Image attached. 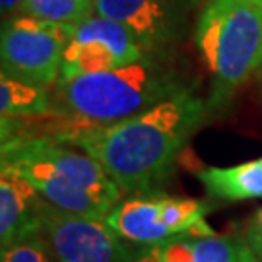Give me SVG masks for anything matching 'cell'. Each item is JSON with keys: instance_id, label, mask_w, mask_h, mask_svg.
<instances>
[{"instance_id": "1", "label": "cell", "mask_w": 262, "mask_h": 262, "mask_svg": "<svg viewBox=\"0 0 262 262\" xmlns=\"http://www.w3.org/2000/svg\"><path fill=\"white\" fill-rule=\"evenodd\" d=\"M210 103L192 90L148 111L107 126L60 128L55 140L72 144L94 158L130 194H156L171 177L181 151L204 124Z\"/></svg>"}, {"instance_id": "5", "label": "cell", "mask_w": 262, "mask_h": 262, "mask_svg": "<svg viewBox=\"0 0 262 262\" xmlns=\"http://www.w3.org/2000/svg\"><path fill=\"white\" fill-rule=\"evenodd\" d=\"M206 202L167 194H132L121 200L105 217V224L126 243L154 245L179 235L210 237Z\"/></svg>"}, {"instance_id": "19", "label": "cell", "mask_w": 262, "mask_h": 262, "mask_svg": "<svg viewBox=\"0 0 262 262\" xmlns=\"http://www.w3.org/2000/svg\"><path fill=\"white\" fill-rule=\"evenodd\" d=\"M251 2H256V4H262V0H251Z\"/></svg>"}, {"instance_id": "8", "label": "cell", "mask_w": 262, "mask_h": 262, "mask_svg": "<svg viewBox=\"0 0 262 262\" xmlns=\"http://www.w3.org/2000/svg\"><path fill=\"white\" fill-rule=\"evenodd\" d=\"M45 235L58 262H132L134 253L105 220L47 206Z\"/></svg>"}, {"instance_id": "10", "label": "cell", "mask_w": 262, "mask_h": 262, "mask_svg": "<svg viewBox=\"0 0 262 262\" xmlns=\"http://www.w3.org/2000/svg\"><path fill=\"white\" fill-rule=\"evenodd\" d=\"M49 202L24 175L0 163V247L45 233Z\"/></svg>"}, {"instance_id": "4", "label": "cell", "mask_w": 262, "mask_h": 262, "mask_svg": "<svg viewBox=\"0 0 262 262\" xmlns=\"http://www.w3.org/2000/svg\"><path fill=\"white\" fill-rule=\"evenodd\" d=\"M194 41L214 80L210 107L222 105L262 66V4L251 0H206Z\"/></svg>"}, {"instance_id": "9", "label": "cell", "mask_w": 262, "mask_h": 262, "mask_svg": "<svg viewBox=\"0 0 262 262\" xmlns=\"http://www.w3.org/2000/svg\"><path fill=\"white\" fill-rule=\"evenodd\" d=\"M190 0H95V14L122 24L146 55L163 56L187 28Z\"/></svg>"}, {"instance_id": "6", "label": "cell", "mask_w": 262, "mask_h": 262, "mask_svg": "<svg viewBox=\"0 0 262 262\" xmlns=\"http://www.w3.org/2000/svg\"><path fill=\"white\" fill-rule=\"evenodd\" d=\"M72 26L18 14L2 26V74L51 88L60 80Z\"/></svg>"}, {"instance_id": "16", "label": "cell", "mask_w": 262, "mask_h": 262, "mask_svg": "<svg viewBox=\"0 0 262 262\" xmlns=\"http://www.w3.org/2000/svg\"><path fill=\"white\" fill-rule=\"evenodd\" d=\"M245 245L251 249V253L262 262V208H258L245 229Z\"/></svg>"}, {"instance_id": "15", "label": "cell", "mask_w": 262, "mask_h": 262, "mask_svg": "<svg viewBox=\"0 0 262 262\" xmlns=\"http://www.w3.org/2000/svg\"><path fill=\"white\" fill-rule=\"evenodd\" d=\"M53 254L47 235L39 233L2 249L0 262H51Z\"/></svg>"}, {"instance_id": "7", "label": "cell", "mask_w": 262, "mask_h": 262, "mask_svg": "<svg viewBox=\"0 0 262 262\" xmlns=\"http://www.w3.org/2000/svg\"><path fill=\"white\" fill-rule=\"evenodd\" d=\"M144 56L140 43L122 24L95 14L74 28L62 60L60 80L117 70Z\"/></svg>"}, {"instance_id": "14", "label": "cell", "mask_w": 262, "mask_h": 262, "mask_svg": "<svg viewBox=\"0 0 262 262\" xmlns=\"http://www.w3.org/2000/svg\"><path fill=\"white\" fill-rule=\"evenodd\" d=\"M19 14L76 28L95 16V0H26Z\"/></svg>"}, {"instance_id": "12", "label": "cell", "mask_w": 262, "mask_h": 262, "mask_svg": "<svg viewBox=\"0 0 262 262\" xmlns=\"http://www.w3.org/2000/svg\"><path fill=\"white\" fill-rule=\"evenodd\" d=\"M196 177L208 194L220 200L262 198V156L231 167H204Z\"/></svg>"}, {"instance_id": "13", "label": "cell", "mask_w": 262, "mask_h": 262, "mask_svg": "<svg viewBox=\"0 0 262 262\" xmlns=\"http://www.w3.org/2000/svg\"><path fill=\"white\" fill-rule=\"evenodd\" d=\"M49 88L0 74V117L2 121H24L55 115Z\"/></svg>"}, {"instance_id": "17", "label": "cell", "mask_w": 262, "mask_h": 262, "mask_svg": "<svg viewBox=\"0 0 262 262\" xmlns=\"http://www.w3.org/2000/svg\"><path fill=\"white\" fill-rule=\"evenodd\" d=\"M24 2L26 0H0V8H2V14L4 16H18L21 8H24Z\"/></svg>"}, {"instance_id": "11", "label": "cell", "mask_w": 262, "mask_h": 262, "mask_svg": "<svg viewBox=\"0 0 262 262\" xmlns=\"http://www.w3.org/2000/svg\"><path fill=\"white\" fill-rule=\"evenodd\" d=\"M241 241L225 235H179L144 245L132 262H239Z\"/></svg>"}, {"instance_id": "3", "label": "cell", "mask_w": 262, "mask_h": 262, "mask_svg": "<svg viewBox=\"0 0 262 262\" xmlns=\"http://www.w3.org/2000/svg\"><path fill=\"white\" fill-rule=\"evenodd\" d=\"M188 90L163 56L146 55L117 70L56 82L58 115L66 126H107L126 121Z\"/></svg>"}, {"instance_id": "2", "label": "cell", "mask_w": 262, "mask_h": 262, "mask_svg": "<svg viewBox=\"0 0 262 262\" xmlns=\"http://www.w3.org/2000/svg\"><path fill=\"white\" fill-rule=\"evenodd\" d=\"M28 179L51 206L94 220H105L121 202L122 188L94 158L51 136L2 142V161Z\"/></svg>"}, {"instance_id": "18", "label": "cell", "mask_w": 262, "mask_h": 262, "mask_svg": "<svg viewBox=\"0 0 262 262\" xmlns=\"http://www.w3.org/2000/svg\"><path fill=\"white\" fill-rule=\"evenodd\" d=\"M239 262H260L253 253H251V249L245 245V241H241V249H239Z\"/></svg>"}]
</instances>
